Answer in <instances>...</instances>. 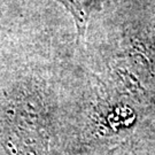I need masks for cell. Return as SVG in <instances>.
Wrapping results in <instances>:
<instances>
[{"label":"cell","mask_w":155,"mask_h":155,"mask_svg":"<svg viewBox=\"0 0 155 155\" xmlns=\"http://www.w3.org/2000/svg\"><path fill=\"white\" fill-rule=\"evenodd\" d=\"M53 117L43 92L18 84L0 93V147L7 155H51Z\"/></svg>","instance_id":"obj_1"},{"label":"cell","mask_w":155,"mask_h":155,"mask_svg":"<svg viewBox=\"0 0 155 155\" xmlns=\"http://www.w3.org/2000/svg\"><path fill=\"white\" fill-rule=\"evenodd\" d=\"M106 155H133L132 154V148H131V146L127 143H124V144H121L116 146V147H114V148H111L108 153Z\"/></svg>","instance_id":"obj_3"},{"label":"cell","mask_w":155,"mask_h":155,"mask_svg":"<svg viewBox=\"0 0 155 155\" xmlns=\"http://www.w3.org/2000/svg\"><path fill=\"white\" fill-rule=\"evenodd\" d=\"M74 16L78 37H83L86 28V23L92 8V0H58Z\"/></svg>","instance_id":"obj_2"}]
</instances>
